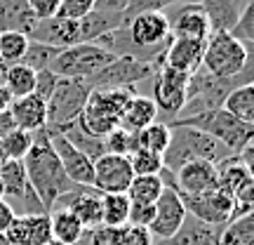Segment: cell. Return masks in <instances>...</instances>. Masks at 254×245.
Instances as JSON below:
<instances>
[{"mask_svg": "<svg viewBox=\"0 0 254 245\" xmlns=\"http://www.w3.org/2000/svg\"><path fill=\"white\" fill-rule=\"evenodd\" d=\"M129 198L125 193H101V224L106 227H125Z\"/></svg>", "mask_w": 254, "mask_h": 245, "instance_id": "cell-34", "label": "cell"}, {"mask_svg": "<svg viewBox=\"0 0 254 245\" xmlns=\"http://www.w3.org/2000/svg\"><path fill=\"white\" fill-rule=\"evenodd\" d=\"M158 66L153 64L136 62L132 57H116L111 64H106L99 73L87 78V85L92 90H113V87H134L136 82L153 78Z\"/></svg>", "mask_w": 254, "mask_h": 245, "instance_id": "cell-11", "label": "cell"}, {"mask_svg": "<svg viewBox=\"0 0 254 245\" xmlns=\"http://www.w3.org/2000/svg\"><path fill=\"white\" fill-rule=\"evenodd\" d=\"M174 191L182 196H205L219 186L217 167L209 161H190L172 172Z\"/></svg>", "mask_w": 254, "mask_h": 245, "instance_id": "cell-19", "label": "cell"}, {"mask_svg": "<svg viewBox=\"0 0 254 245\" xmlns=\"http://www.w3.org/2000/svg\"><path fill=\"white\" fill-rule=\"evenodd\" d=\"M217 167V182L219 189L228 191L236 198V208H254V177L252 170L243 163L240 156H226L219 163H214Z\"/></svg>", "mask_w": 254, "mask_h": 245, "instance_id": "cell-14", "label": "cell"}, {"mask_svg": "<svg viewBox=\"0 0 254 245\" xmlns=\"http://www.w3.org/2000/svg\"><path fill=\"white\" fill-rule=\"evenodd\" d=\"M92 87L78 78H59L52 97L47 99V125L45 127H62L71 120L80 118L85 101L90 97Z\"/></svg>", "mask_w": 254, "mask_h": 245, "instance_id": "cell-8", "label": "cell"}, {"mask_svg": "<svg viewBox=\"0 0 254 245\" xmlns=\"http://www.w3.org/2000/svg\"><path fill=\"white\" fill-rule=\"evenodd\" d=\"M47 137H50V144L55 149V154H57V158H59V163H62L66 177H68L73 184H78V186H92V179H94V163H92L85 154H80L71 142H66L59 132L47 130Z\"/></svg>", "mask_w": 254, "mask_h": 245, "instance_id": "cell-18", "label": "cell"}, {"mask_svg": "<svg viewBox=\"0 0 254 245\" xmlns=\"http://www.w3.org/2000/svg\"><path fill=\"white\" fill-rule=\"evenodd\" d=\"M9 245H43L52 238L50 215H17L5 231Z\"/></svg>", "mask_w": 254, "mask_h": 245, "instance_id": "cell-21", "label": "cell"}, {"mask_svg": "<svg viewBox=\"0 0 254 245\" xmlns=\"http://www.w3.org/2000/svg\"><path fill=\"white\" fill-rule=\"evenodd\" d=\"M26 47H28V36H24V33H17V31L0 33V64L5 69L14 66V64H21Z\"/></svg>", "mask_w": 254, "mask_h": 245, "instance_id": "cell-35", "label": "cell"}, {"mask_svg": "<svg viewBox=\"0 0 254 245\" xmlns=\"http://www.w3.org/2000/svg\"><path fill=\"white\" fill-rule=\"evenodd\" d=\"M127 36L141 50H148L153 55L165 57V50L170 45V21L165 17V12H144L136 14L125 24Z\"/></svg>", "mask_w": 254, "mask_h": 245, "instance_id": "cell-13", "label": "cell"}, {"mask_svg": "<svg viewBox=\"0 0 254 245\" xmlns=\"http://www.w3.org/2000/svg\"><path fill=\"white\" fill-rule=\"evenodd\" d=\"M221 109L240 123L254 125V85L250 82V85H240L236 90H231L221 104Z\"/></svg>", "mask_w": 254, "mask_h": 245, "instance_id": "cell-29", "label": "cell"}, {"mask_svg": "<svg viewBox=\"0 0 254 245\" xmlns=\"http://www.w3.org/2000/svg\"><path fill=\"white\" fill-rule=\"evenodd\" d=\"M170 144V127L163 120H155L148 127H144L141 132H136V146L155 151V154H165V149Z\"/></svg>", "mask_w": 254, "mask_h": 245, "instance_id": "cell-37", "label": "cell"}, {"mask_svg": "<svg viewBox=\"0 0 254 245\" xmlns=\"http://www.w3.org/2000/svg\"><path fill=\"white\" fill-rule=\"evenodd\" d=\"M31 144H33V132H24L17 127L5 137H0V151L5 156V161H24Z\"/></svg>", "mask_w": 254, "mask_h": 245, "instance_id": "cell-36", "label": "cell"}, {"mask_svg": "<svg viewBox=\"0 0 254 245\" xmlns=\"http://www.w3.org/2000/svg\"><path fill=\"white\" fill-rule=\"evenodd\" d=\"M170 127V144L163 154V167L170 172H177L182 165L190 161H209L219 163L221 158L233 154H226V149L209 135L193 130L186 125H167Z\"/></svg>", "mask_w": 254, "mask_h": 245, "instance_id": "cell-2", "label": "cell"}, {"mask_svg": "<svg viewBox=\"0 0 254 245\" xmlns=\"http://www.w3.org/2000/svg\"><path fill=\"white\" fill-rule=\"evenodd\" d=\"M129 5V0H94V9L101 12H113V14H123Z\"/></svg>", "mask_w": 254, "mask_h": 245, "instance_id": "cell-48", "label": "cell"}, {"mask_svg": "<svg viewBox=\"0 0 254 245\" xmlns=\"http://www.w3.org/2000/svg\"><path fill=\"white\" fill-rule=\"evenodd\" d=\"M198 2L207 17L212 33H228L247 5V0H198Z\"/></svg>", "mask_w": 254, "mask_h": 245, "instance_id": "cell-24", "label": "cell"}, {"mask_svg": "<svg viewBox=\"0 0 254 245\" xmlns=\"http://www.w3.org/2000/svg\"><path fill=\"white\" fill-rule=\"evenodd\" d=\"M31 12H33V17L38 21H43V19H52L57 17V12H59V5H62V0H26Z\"/></svg>", "mask_w": 254, "mask_h": 245, "instance_id": "cell-47", "label": "cell"}, {"mask_svg": "<svg viewBox=\"0 0 254 245\" xmlns=\"http://www.w3.org/2000/svg\"><path fill=\"white\" fill-rule=\"evenodd\" d=\"M132 179H134V172L129 167L127 156L104 154L101 158L94 161L92 186L99 193H125Z\"/></svg>", "mask_w": 254, "mask_h": 245, "instance_id": "cell-15", "label": "cell"}, {"mask_svg": "<svg viewBox=\"0 0 254 245\" xmlns=\"http://www.w3.org/2000/svg\"><path fill=\"white\" fill-rule=\"evenodd\" d=\"M90 238H92V245H120L123 227H106V224H101V227L92 229Z\"/></svg>", "mask_w": 254, "mask_h": 245, "instance_id": "cell-46", "label": "cell"}, {"mask_svg": "<svg viewBox=\"0 0 254 245\" xmlns=\"http://www.w3.org/2000/svg\"><path fill=\"white\" fill-rule=\"evenodd\" d=\"M165 125H186V127H193V130H200V132L209 135L212 139H217L219 144L233 156L245 151L247 146H252V139H254V125L240 123V120H236L224 109L195 113V116H189V118H177L165 123Z\"/></svg>", "mask_w": 254, "mask_h": 245, "instance_id": "cell-4", "label": "cell"}, {"mask_svg": "<svg viewBox=\"0 0 254 245\" xmlns=\"http://www.w3.org/2000/svg\"><path fill=\"white\" fill-rule=\"evenodd\" d=\"M28 40H36V43H45V45L52 47H73L80 45V26L78 21H71V19H43V21H36L33 31L28 33Z\"/></svg>", "mask_w": 254, "mask_h": 245, "instance_id": "cell-20", "label": "cell"}, {"mask_svg": "<svg viewBox=\"0 0 254 245\" xmlns=\"http://www.w3.org/2000/svg\"><path fill=\"white\" fill-rule=\"evenodd\" d=\"M160 179H163L165 189L160 193V198L155 200V217H153V224L148 227V231L158 241H167V238H172L182 229L184 219L189 215H186V208H184L179 193L174 191L172 172L163 167L160 170Z\"/></svg>", "mask_w": 254, "mask_h": 245, "instance_id": "cell-10", "label": "cell"}, {"mask_svg": "<svg viewBox=\"0 0 254 245\" xmlns=\"http://www.w3.org/2000/svg\"><path fill=\"white\" fill-rule=\"evenodd\" d=\"M252 64V50L238 43L231 33H209L200 69L214 78H236Z\"/></svg>", "mask_w": 254, "mask_h": 245, "instance_id": "cell-6", "label": "cell"}, {"mask_svg": "<svg viewBox=\"0 0 254 245\" xmlns=\"http://www.w3.org/2000/svg\"><path fill=\"white\" fill-rule=\"evenodd\" d=\"M43 245H64L62 241H57V238H50V241H47V243H43Z\"/></svg>", "mask_w": 254, "mask_h": 245, "instance_id": "cell-51", "label": "cell"}, {"mask_svg": "<svg viewBox=\"0 0 254 245\" xmlns=\"http://www.w3.org/2000/svg\"><path fill=\"white\" fill-rule=\"evenodd\" d=\"M17 217L14 212H12V208H9L5 200L0 198V234H5L7 231V227L12 224V219Z\"/></svg>", "mask_w": 254, "mask_h": 245, "instance_id": "cell-49", "label": "cell"}, {"mask_svg": "<svg viewBox=\"0 0 254 245\" xmlns=\"http://www.w3.org/2000/svg\"><path fill=\"white\" fill-rule=\"evenodd\" d=\"M202 52H205V40L172 38L167 50H165L163 64L182 73H195L202 64Z\"/></svg>", "mask_w": 254, "mask_h": 245, "instance_id": "cell-22", "label": "cell"}, {"mask_svg": "<svg viewBox=\"0 0 254 245\" xmlns=\"http://www.w3.org/2000/svg\"><path fill=\"white\" fill-rule=\"evenodd\" d=\"M186 215L195 217L202 224H209L214 229H224L233 217V210H236V198L224 189H214L205 193V196H182Z\"/></svg>", "mask_w": 254, "mask_h": 245, "instance_id": "cell-12", "label": "cell"}, {"mask_svg": "<svg viewBox=\"0 0 254 245\" xmlns=\"http://www.w3.org/2000/svg\"><path fill=\"white\" fill-rule=\"evenodd\" d=\"M165 17L170 21V36L172 38H193V40H207L212 28L200 7V2H182L177 7H167Z\"/></svg>", "mask_w": 254, "mask_h": 245, "instance_id": "cell-16", "label": "cell"}, {"mask_svg": "<svg viewBox=\"0 0 254 245\" xmlns=\"http://www.w3.org/2000/svg\"><path fill=\"white\" fill-rule=\"evenodd\" d=\"M189 78L190 73H182L177 69H170L160 64L153 73V97L158 106V113H165L163 123L174 120L182 113L184 104H186V90H189Z\"/></svg>", "mask_w": 254, "mask_h": 245, "instance_id": "cell-9", "label": "cell"}, {"mask_svg": "<svg viewBox=\"0 0 254 245\" xmlns=\"http://www.w3.org/2000/svg\"><path fill=\"white\" fill-rule=\"evenodd\" d=\"M21 163H24L31 189L36 191L38 200L43 203V208L47 212L55 208V203L62 198L64 193H68L71 189L78 186L64 172L55 149L50 144V137H47L45 127L33 132V144H31V149H28V154L24 156Z\"/></svg>", "mask_w": 254, "mask_h": 245, "instance_id": "cell-1", "label": "cell"}, {"mask_svg": "<svg viewBox=\"0 0 254 245\" xmlns=\"http://www.w3.org/2000/svg\"><path fill=\"white\" fill-rule=\"evenodd\" d=\"M71 210L85 231L101 227V193L94 186H75L55 203V208Z\"/></svg>", "mask_w": 254, "mask_h": 245, "instance_id": "cell-17", "label": "cell"}, {"mask_svg": "<svg viewBox=\"0 0 254 245\" xmlns=\"http://www.w3.org/2000/svg\"><path fill=\"white\" fill-rule=\"evenodd\" d=\"M165 184L160 179V174H139L134 177L129 186H127L125 196L129 203H139V205H155V200L160 198Z\"/></svg>", "mask_w": 254, "mask_h": 245, "instance_id": "cell-31", "label": "cell"}, {"mask_svg": "<svg viewBox=\"0 0 254 245\" xmlns=\"http://www.w3.org/2000/svg\"><path fill=\"white\" fill-rule=\"evenodd\" d=\"M228 33L236 38L238 43H243L247 50H252V45H254V0H247L240 19H238L236 26L231 28Z\"/></svg>", "mask_w": 254, "mask_h": 245, "instance_id": "cell-41", "label": "cell"}, {"mask_svg": "<svg viewBox=\"0 0 254 245\" xmlns=\"http://www.w3.org/2000/svg\"><path fill=\"white\" fill-rule=\"evenodd\" d=\"M50 227H52V238L62 241L64 245H75L80 243V238L85 236V229L78 222V217L71 210L57 208L50 215Z\"/></svg>", "mask_w": 254, "mask_h": 245, "instance_id": "cell-30", "label": "cell"}, {"mask_svg": "<svg viewBox=\"0 0 254 245\" xmlns=\"http://www.w3.org/2000/svg\"><path fill=\"white\" fill-rule=\"evenodd\" d=\"M38 19L28 7L26 0H0V33L17 31L28 36Z\"/></svg>", "mask_w": 254, "mask_h": 245, "instance_id": "cell-26", "label": "cell"}, {"mask_svg": "<svg viewBox=\"0 0 254 245\" xmlns=\"http://www.w3.org/2000/svg\"><path fill=\"white\" fill-rule=\"evenodd\" d=\"M136 94L134 87H113V90H92L85 109L80 113V125L97 137L109 135L111 130L120 127V116L125 111L129 97Z\"/></svg>", "mask_w": 254, "mask_h": 245, "instance_id": "cell-5", "label": "cell"}, {"mask_svg": "<svg viewBox=\"0 0 254 245\" xmlns=\"http://www.w3.org/2000/svg\"><path fill=\"white\" fill-rule=\"evenodd\" d=\"M2 73H5V66L0 64V85H2Z\"/></svg>", "mask_w": 254, "mask_h": 245, "instance_id": "cell-53", "label": "cell"}, {"mask_svg": "<svg viewBox=\"0 0 254 245\" xmlns=\"http://www.w3.org/2000/svg\"><path fill=\"white\" fill-rule=\"evenodd\" d=\"M104 149H106V154L113 156H129L136 149V135L127 132L123 127H116L104 137Z\"/></svg>", "mask_w": 254, "mask_h": 245, "instance_id": "cell-40", "label": "cell"}, {"mask_svg": "<svg viewBox=\"0 0 254 245\" xmlns=\"http://www.w3.org/2000/svg\"><path fill=\"white\" fill-rule=\"evenodd\" d=\"M59 52V47H52V45H45V43H36V40H28V47L26 52H24V59L21 64L28 66L31 71H45L50 62L57 57Z\"/></svg>", "mask_w": 254, "mask_h": 245, "instance_id": "cell-39", "label": "cell"}, {"mask_svg": "<svg viewBox=\"0 0 254 245\" xmlns=\"http://www.w3.org/2000/svg\"><path fill=\"white\" fill-rule=\"evenodd\" d=\"M33 85H36V71H31L24 64L7 66L5 73H2V87L9 92L12 99L33 94Z\"/></svg>", "mask_w": 254, "mask_h": 245, "instance_id": "cell-32", "label": "cell"}, {"mask_svg": "<svg viewBox=\"0 0 254 245\" xmlns=\"http://www.w3.org/2000/svg\"><path fill=\"white\" fill-rule=\"evenodd\" d=\"M155 217V205H139V203H129V212H127V224L129 227H144L148 229L153 224Z\"/></svg>", "mask_w": 254, "mask_h": 245, "instance_id": "cell-44", "label": "cell"}, {"mask_svg": "<svg viewBox=\"0 0 254 245\" xmlns=\"http://www.w3.org/2000/svg\"><path fill=\"white\" fill-rule=\"evenodd\" d=\"M0 245H9L7 238H5V234H0Z\"/></svg>", "mask_w": 254, "mask_h": 245, "instance_id": "cell-52", "label": "cell"}, {"mask_svg": "<svg viewBox=\"0 0 254 245\" xmlns=\"http://www.w3.org/2000/svg\"><path fill=\"white\" fill-rule=\"evenodd\" d=\"M7 113L12 123H14V127L24 130V132H38V130H43L47 125V104L36 94L12 99Z\"/></svg>", "mask_w": 254, "mask_h": 245, "instance_id": "cell-23", "label": "cell"}, {"mask_svg": "<svg viewBox=\"0 0 254 245\" xmlns=\"http://www.w3.org/2000/svg\"><path fill=\"white\" fill-rule=\"evenodd\" d=\"M158 106L151 97H144V94H132L129 101L125 104V111L120 116V127L127 130V132H141L144 127H148L151 123L158 120Z\"/></svg>", "mask_w": 254, "mask_h": 245, "instance_id": "cell-25", "label": "cell"}, {"mask_svg": "<svg viewBox=\"0 0 254 245\" xmlns=\"http://www.w3.org/2000/svg\"><path fill=\"white\" fill-rule=\"evenodd\" d=\"M9 104H12V97H9V92L0 85V113H7Z\"/></svg>", "mask_w": 254, "mask_h": 245, "instance_id": "cell-50", "label": "cell"}, {"mask_svg": "<svg viewBox=\"0 0 254 245\" xmlns=\"http://www.w3.org/2000/svg\"><path fill=\"white\" fill-rule=\"evenodd\" d=\"M177 2L182 5V2H198V0H129L127 9L123 12V19H125V24H127L136 14H144V12H165L167 7H174Z\"/></svg>", "mask_w": 254, "mask_h": 245, "instance_id": "cell-42", "label": "cell"}, {"mask_svg": "<svg viewBox=\"0 0 254 245\" xmlns=\"http://www.w3.org/2000/svg\"><path fill=\"white\" fill-rule=\"evenodd\" d=\"M219 234L221 229H214L209 224H202L195 217H186L184 219L182 229L167 241H160L158 245H217L219 243Z\"/></svg>", "mask_w": 254, "mask_h": 245, "instance_id": "cell-27", "label": "cell"}, {"mask_svg": "<svg viewBox=\"0 0 254 245\" xmlns=\"http://www.w3.org/2000/svg\"><path fill=\"white\" fill-rule=\"evenodd\" d=\"M252 66L254 64H250L245 71L236 76V78H214V76L205 73L202 69L190 73L189 90H186V104H184L182 113L177 118H189V116H195V113L221 109L228 92L240 87V85H250L252 82V73H254Z\"/></svg>", "mask_w": 254, "mask_h": 245, "instance_id": "cell-3", "label": "cell"}, {"mask_svg": "<svg viewBox=\"0 0 254 245\" xmlns=\"http://www.w3.org/2000/svg\"><path fill=\"white\" fill-rule=\"evenodd\" d=\"M217 245H254V217L243 215L221 229Z\"/></svg>", "mask_w": 254, "mask_h": 245, "instance_id": "cell-33", "label": "cell"}, {"mask_svg": "<svg viewBox=\"0 0 254 245\" xmlns=\"http://www.w3.org/2000/svg\"><path fill=\"white\" fill-rule=\"evenodd\" d=\"M57 82H59V76H55L50 69L38 71L36 73V85H33V94L40 97V99L47 104V99L52 97V92H55V87H57Z\"/></svg>", "mask_w": 254, "mask_h": 245, "instance_id": "cell-45", "label": "cell"}, {"mask_svg": "<svg viewBox=\"0 0 254 245\" xmlns=\"http://www.w3.org/2000/svg\"><path fill=\"white\" fill-rule=\"evenodd\" d=\"M116 57L106 52L104 47L94 43H80L73 47H64L57 52V57L50 62V71L59 78H78L87 81L94 73H99L106 64H111Z\"/></svg>", "mask_w": 254, "mask_h": 245, "instance_id": "cell-7", "label": "cell"}, {"mask_svg": "<svg viewBox=\"0 0 254 245\" xmlns=\"http://www.w3.org/2000/svg\"><path fill=\"white\" fill-rule=\"evenodd\" d=\"M125 24L123 14H113V12H101V9H92L90 14L78 21L80 26V43H97L101 36H106L111 31H116Z\"/></svg>", "mask_w": 254, "mask_h": 245, "instance_id": "cell-28", "label": "cell"}, {"mask_svg": "<svg viewBox=\"0 0 254 245\" xmlns=\"http://www.w3.org/2000/svg\"><path fill=\"white\" fill-rule=\"evenodd\" d=\"M0 198H2V182H0Z\"/></svg>", "mask_w": 254, "mask_h": 245, "instance_id": "cell-54", "label": "cell"}, {"mask_svg": "<svg viewBox=\"0 0 254 245\" xmlns=\"http://www.w3.org/2000/svg\"><path fill=\"white\" fill-rule=\"evenodd\" d=\"M92 9H94V0H62L57 17L71 19V21H80L85 14H90Z\"/></svg>", "mask_w": 254, "mask_h": 245, "instance_id": "cell-43", "label": "cell"}, {"mask_svg": "<svg viewBox=\"0 0 254 245\" xmlns=\"http://www.w3.org/2000/svg\"><path fill=\"white\" fill-rule=\"evenodd\" d=\"M127 161H129V167H132L134 177H139V174H160V170H163V156L155 154V151H148V149H141V146H136L134 151L127 156Z\"/></svg>", "mask_w": 254, "mask_h": 245, "instance_id": "cell-38", "label": "cell"}]
</instances>
